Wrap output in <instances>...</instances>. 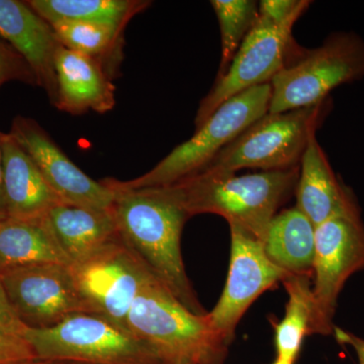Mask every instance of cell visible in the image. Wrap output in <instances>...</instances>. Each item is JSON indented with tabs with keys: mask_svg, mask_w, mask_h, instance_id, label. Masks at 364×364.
Listing matches in <instances>:
<instances>
[{
	"mask_svg": "<svg viewBox=\"0 0 364 364\" xmlns=\"http://www.w3.org/2000/svg\"><path fill=\"white\" fill-rule=\"evenodd\" d=\"M364 269V224L360 210L332 218L316 227L313 270L315 334L329 335L345 282Z\"/></svg>",
	"mask_w": 364,
	"mask_h": 364,
	"instance_id": "obj_10",
	"label": "cell"
},
{
	"mask_svg": "<svg viewBox=\"0 0 364 364\" xmlns=\"http://www.w3.org/2000/svg\"><path fill=\"white\" fill-rule=\"evenodd\" d=\"M9 134L37 164L60 202L100 210L112 208L114 191L78 168L35 119L16 117Z\"/></svg>",
	"mask_w": 364,
	"mask_h": 364,
	"instance_id": "obj_13",
	"label": "cell"
},
{
	"mask_svg": "<svg viewBox=\"0 0 364 364\" xmlns=\"http://www.w3.org/2000/svg\"><path fill=\"white\" fill-rule=\"evenodd\" d=\"M272 85L255 86L230 98L212 114L195 135L177 146L147 173L129 181L105 178L114 188L138 189L164 188L200 171L234 139L268 112Z\"/></svg>",
	"mask_w": 364,
	"mask_h": 364,
	"instance_id": "obj_4",
	"label": "cell"
},
{
	"mask_svg": "<svg viewBox=\"0 0 364 364\" xmlns=\"http://www.w3.org/2000/svg\"><path fill=\"white\" fill-rule=\"evenodd\" d=\"M9 81L38 86L37 77L28 62L9 43L0 40V87Z\"/></svg>",
	"mask_w": 364,
	"mask_h": 364,
	"instance_id": "obj_25",
	"label": "cell"
},
{
	"mask_svg": "<svg viewBox=\"0 0 364 364\" xmlns=\"http://www.w3.org/2000/svg\"><path fill=\"white\" fill-rule=\"evenodd\" d=\"M127 327L163 364H224L227 358L229 345L213 329L208 314L191 312L157 279L136 296Z\"/></svg>",
	"mask_w": 364,
	"mask_h": 364,
	"instance_id": "obj_3",
	"label": "cell"
},
{
	"mask_svg": "<svg viewBox=\"0 0 364 364\" xmlns=\"http://www.w3.org/2000/svg\"><path fill=\"white\" fill-rule=\"evenodd\" d=\"M38 360L35 352L21 337L0 331V364H21Z\"/></svg>",
	"mask_w": 364,
	"mask_h": 364,
	"instance_id": "obj_27",
	"label": "cell"
},
{
	"mask_svg": "<svg viewBox=\"0 0 364 364\" xmlns=\"http://www.w3.org/2000/svg\"><path fill=\"white\" fill-rule=\"evenodd\" d=\"M1 136V133H0ZM6 200H4V166H2V150L1 142H0V222L6 219Z\"/></svg>",
	"mask_w": 364,
	"mask_h": 364,
	"instance_id": "obj_30",
	"label": "cell"
},
{
	"mask_svg": "<svg viewBox=\"0 0 364 364\" xmlns=\"http://www.w3.org/2000/svg\"><path fill=\"white\" fill-rule=\"evenodd\" d=\"M220 30L222 57L217 79L226 73L232 60L258 20V4L253 0H212Z\"/></svg>",
	"mask_w": 364,
	"mask_h": 364,
	"instance_id": "obj_24",
	"label": "cell"
},
{
	"mask_svg": "<svg viewBox=\"0 0 364 364\" xmlns=\"http://www.w3.org/2000/svg\"><path fill=\"white\" fill-rule=\"evenodd\" d=\"M273 364H294L291 361L284 360V359L277 358Z\"/></svg>",
	"mask_w": 364,
	"mask_h": 364,
	"instance_id": "obj_32",
	"label": "cell"
},
{
	"mask_svg": "<svg viewBox=\"0 0 364 364\" xmlns=\"http://www.w3.org/2000/svg\"><path fill=\"white\" fill-rule=\"evenodd\" d=\"M296 205L317 227L340 215L358 212L356 198L333 170L316 134L309 139L299 162Z\"/></svg>",
	"mask_w": 364,
	"mask_h": 364,
	"instance_id": "obj_16",
	"label": "cell"
},
{
	"mask_svg": "<svg viewBox=\"0 0 364 364\" xmlns=\"http://www.w3.org/2000/svg\"><path fill=\"white\" fill-rule=\"evenodd\" d=\"M14 313L26 327L50 328L78 314H93L79 291L70 267L55 263L28 265L0 274Z\"/></svg>",
	"mask_w": 364,
	"mask_h": 364,
	"instance_id": "obj_11",
	"label": "cell"
},
{
	"mask_svg": "<svg viewBox=\"0 0 364 364\" xmlns=\"http://www.w3.org/2000/svg\"><path fill=\"white\" fill-rule=\"evenodd\" d=\"M43 263L71 265L44 220L33 222L6 218L0 222V274Z\"/></svg>",
	"mask_w": 364,
	"mask_h": 364,
	"instance_id": "obj_20",
	"label": "cell"
},
{
	"mask_svg": "<svg viewBox=\"0 0 364 364\" xmlns=\"http://www.w3.org/2000/svg\"><path fill=\"white\" fill-rule=\"evenodd\" d=\"M21 364H66L63 363H56V361H45V360H33L30 363H21Z\"/></svg>",
	"mask_w": 364,
	"mask_h": 364,
	"instance_id": "obj_31",
	"label": "cell"
},
{
	"mask_svg": "<svg viewBox=\"0 0 364 364\" xmlns=\"http://www.w3.org/2000/svg\"><path fill=\"white\" fill-rule=\"evenodd\" d=\"M299 165L294 168L236 176L200 171L158 191L188 215H221L230 225L264 241L277 210L296 191Z\"/></svg>",
	"mask_w": 364,
	"mask_h": 364,
	"instance_id": "obj_2",
	"label": "cell"
},
{
	"mask_svg": "<svg viewBox=\"0 0 364 364\" xmlns=\"http://www.w3.org/2000/svg\"><path fill=\"white\" fill-rule=\"evenodd\" d=\"M70 270L79 291L95 315L126 330L136 296L156 279L119 236L90 257L71 265Z\"/></svg>",
	"mask_w": 364,
	"mask_h": 364,
	"instance_id": "obj_9",
	"label": "cell"
},
{
	"mask_svg": "<svg viewBox=\"0 0 364 364\" xmlns=\"http://www.w3.org/2000/svg\"><path fill=\"white\" fill-rule=\"evenodd\" d=\"M57 100L55 107L71 114L93 111L105 114L116 105V87L102 60L60 45L55 58Z\"/></svg>",
	"mask_w": 364,
	"mask_h": 364,
	"instance_id": "obj_15",
	"label": "cell"
},
{
	"mask_svg": "<svg viewBox=\"0 0 364 364\" xmlns=\"http://www.w3.org/2000/svg\"><path fill=\"white\" fill-rule=\"evenodd\" d=\"M298 20L293 18L279 25L258 16L226 73L215 79L212 90L200 102L195 119L196 130L230 98L255 86L270 83L299 48L291 33Z\"/></svg>",
	"mask_w": 364,
	"mask_h": 364,
	"instance_id": "obj_8",
	"label": "cell"
},
{
	"mask_svg": "<svg viewBox=\"0 0 364 364\" xmlns=\"http://www.w3.org/2000/svg\"><path fill=\"white\" fill-rule=\"evenodd\" d=\"M26 328V326L18 318L14 313L13 306L9 304L0 279V331L23 338V333Z\"/></svg>",
	"mask_w": 364,
	"mask_h": 364,
	"instance_id": "obj_28",
	"label": "cell"
},
{
	"mask_svg": "<svg viewBox=\"0 0 364 364\" xmlns=\"http://www.w3.org/2000/svg\"><path fill=\"white\" fill-rule=\"evenodd\" d=\"M333 333H334L335 338L340 344L351 346L356 352L359 364H364V339L356 336L353 333L340 329L338 327H334Z\"/></svg>",
	"mask_w": 364,
	"mask_h": 364,
	"instance_id": "obj_29",
	"label": "cell"
},
{
	"mask_svg": "<svg viewBox=\"0 0 364 364\" xmlns=\"http://www.w3.org/2000/svg\"><path fill=\"white\" fill-rule=\"evenodd\" d=\"M316 227L298 208L273 218L263 241L267 257L291 274L310 275L315 257Z\"/></svg>",
	"mask_w": 364,
	"mask_h": 364,
	"instance_id": "obj_19",
	"label": "cell"
},
{
	"mask_svg": "<svg viewBox=\"0 0 364 364\" xmlns=\"http://www.w3.org/2000/svg\"><path fill=\"white\" fill-rule=\"evenodd\" d=\"M114 191L112 203L122 241L145 263L152 274L182 305L196 315H205L191 287L181 255V233L188 215L155 188Z\"/></svg>",
	"mask_w": 364,
	"mask_h": 364,
	"instance_id": "obj_1",
	"label": "cell"
},
{
	"mask_svg": "<svg viewBox=\"0 0 364 364\" xmlns=\"http://www.w3.org/2000/svg\"><path fill=\"white\" fill-rule=\"evenodd\" d=\"M38 360L75 364H163L156 352L102 316L78 314L50 328L26 327Z\"/></svg>",
	"mask_w": 364,
	"mask_h": 364,
	"instance_id": "obj_7",
	"label": "cell"
},
{
	"mask_svg": "<svg viewBox=\"0 0 364 364\" xmlns=\"http://www.w3.org/2000/svg\"><path fill=\"white\" fill-rule=\"evenodd\" d=\"M310 6L306 0H262L258 4L259 16L274 23H284L299 16Z\"/></svg>",
	"mask_w": 364,
	"mask_h": 364,
	"instance_id": "obj_26",
	"label": "cell"
},
{
	"mask_svg": "<svg viewBox=\"0 0 364 364\" xmlns=\"http://www.w3.org/2000/svg\"><path fill=\"white\" fill-rule=\"evenodd\" d=\"M50 25L59 44L71 51L102 60L105 64L109 57L121 53L124 28L85 21H56Z\"/></svg>",
	"mask_w": 364,
	"mask_h": 364,
	"instance_id": "obj_23",
	"label": "cell"
},
{
	"mask_svg": "<svg viewBox=\"0 0 364 364\" xmlns=\"http://www.w3.org/2000/svg\"><path fill=\"white\" fill-rule=\"evenodd\" d=\"M331 107V98L328 97L312 107L279 114L267 112L200 171L235 174L245 168L275 171L298 167L309 139L316 134Z\"/></svg>",
	"mask_w": 364,
	"mask_h": 364,
	"instance_id": "obj_6",
	"label": "cell"
},
{
	"mask_svg": "<svg viewBox=\"0 0 364 364\" xmlns=\"http://www.w3.org/2000/svg\"><path fill=\"white\" fill-rule=\"evenodd\" d=\"M7 218L42 221L60 200L30 155L11 134L0 136Z\"/></svg>",
	"mask_w": 364,
	"mask_h": 364,
	"instance_id": "obj_17",
	"label": "cell"
},
{
	"mask_svg": "<svg viewBox=\"0 0 364 364\" xmlns=\"http://www.w3.org/2000/svg\"><path fill=\"white\" fill-rule=\"evenodd\" d=\"M364 78V40L352 32L333 33L316 49L298 48L270 81L269 114L320 104L340 85Z\"/></svg>",
	"mask_w": 364,
	"mask_h": 364,
	"instance_id": "obj_5",
	"label": "cell"
},
{
	"mask_svg": "<svg viewBox=\"0 0 364 364\" xmlns=\"http://www.w3.org/2000/svg\"><path fill=\"white\" fill-rule=\"evenodd\" d=\"M310 275L291 274L282 282L289 301L286 315L275 326L277 358L296 360L306 335L315 334L316 304Z\"/></svg>",
	"mask_w": 364,
	"mask_h": 364,
	"instance_id": "obj_21",
	"label": "cell"
},
{
	"mask_svg": "<svg viewBox=\"0 0 364 364\" xmlns=\"http://www.w3.org/2000/svg\"><path fill=\"white\" fill-rule=\"evenodd\" d=\"M0 37L14 47L33 69L38 86L50 102L57 100L55 58L59 48L52 26L26 1L0 0Z\"/></svg>",
	"mask_w": 364,
	"mask_h": 364,
	"instance_id": "obj_14",
	"label": "cell"
},
{
	"mask_svg": "<svg viewBox=\"0 0 364 364\" xmlns=\"http://www.w3.org/2000/svg\"><path fill=\"white\" fill-rule=\"evenodd\" d=\"M43 220L71 265L86 259L119 237L112 208L100 210L60 203Z\"/></svg>",
	"mask_w": 364,
	"mask_h": 364,
	"instance_id": "obj_18",
	"label": "cell"
},
{
	"mask_svg": "<svg viewBox=\"0 0 364 364\" xmlns=\"http://www.w3.org/2000/svg\"><path fill=\"white\" fill-rule=\"evenodd\" d=\"M231 259L226 286L208 322L228 345L234 340L237 325L254 301L291 273L275 265L265 253L263 242L245 230L230 225Z\"/></svg>",
	"mask_w": 364,
	"mask_h": 364,
	"instance_id": "obj_12",
	"label": "cell"
},
{
	"mask_svg": "<svg viewBox=\"0 0 364 364\" xmlns=\"http://www.w3.org/2000/svg\"><path fill=\"white\" fill-rule=\"evenodd\" d=\"M28 6L49 23L85 21L124 28L152 2L144 0H30Z\"/></svg>",
	"mask_w": 364,
	"mask_h": 364,
	"instance_id": "obj_22",
	"label": "cell"
}]
</instances>
